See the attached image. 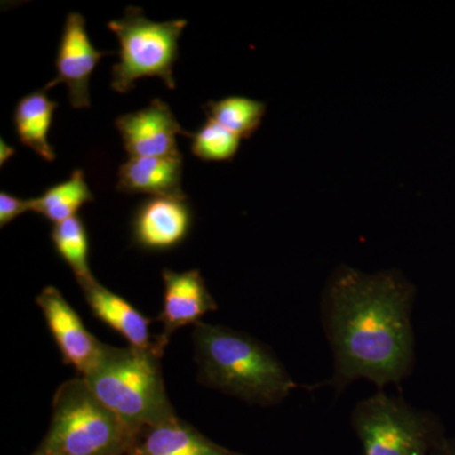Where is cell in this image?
Here are the masks:
<instances>
[{
  "mask_svg": "<svg viewBox=\"0 0 455 455\" xmlns=\"http://www.w3.org/2000/svg\"><path fill=\"white\" fill-rule=\"evenodd\" d=\"M415 296L414 284L398 269L370 275L348 266L335 268L320 299L334 371L314 388L331 386L339 395L361 379L377 391L400 387L416 362Z\"/></svg>",
  "mask_w": 455,
  "mask_h": 455,
  "instance_id": "obj_1",
  "label": "cell"
},
{
  "mask_svg": "<svg viewBox=\"0 0 455 455\" xmlns=\"http://www.w3.org/2000/svg\"><path fill=\"white\" fill-rule=\"evenodd\" d=\"M193 340L199 381L244 403L275 406L299 387L262 341L221 325L197 323Z\"/></svg>",
  "mask_w": 455,
  "mask_h": 455,
  "instance_id": "obj_2",
  "label": "cell"
},
{
  "mask_svg": "<svg viewBox=\"0 0 455 455\" xmlns=\"http://www.w3.org/2000/svg\"><path fill=\"white\" fill-rule=\"evenodd\" d=\"M160 358L155 349L104 344L97 364L83 379L104 405L142 435L179 419L167 397Z\"/></svg>",
  "mask_w": 455,
  "mask_h": 455,
  "instance_id": "obj_3",
  "label": "cell"
},
{
  "mask_svg": "<svg viewBox=\"0 0 455 455\" xmlns=\"http://www.w3.org/2000/svg\"><path fill=\"white\" fill-rule=\"evenodd\" d=\"M140 434L104 405L83 379L57 388L52 419L38 453L47 455H128Z\"/></svg>",
  "mask_w": 455,
  "mask_h": 455,
  "instance_id": "obj_4",
  "label": "cell"
},
{
  "mask_svg": "<svg viewBox=\"0 0 455 455\" xmlns=\"http://www.w3.org/2000/svg\"><path fill=\"white\" fill-rule=\"evenodd\" d=\"M350 425L364 455H430L444 436L433 412L385 390L359 401L350 412Z\"/></svg>",
  "mask_w": 455,
  "mask_h": 455,
  "instance_id": "obj_5",
  "label": "cell"
},
{
  "mask_svg": "<svg viewBox=\"0 0 455 455\" xmlns=\"http://www.w3.org/2000/svg\"><path fill=\"white\" fill-rule=\"evenodd\" d=\"M187 26L185 20L154 22L137 7H127L121 20H110L108 28L119 41V61L112 68L114 92L125 94L143 77H160L167 88L175 89L173 65Z\"/></svg>",
  "mask_w": 455,
  "mask_h": 455,
  "instance_id": "obj_6",
  "label": "cell"
},
{
  "mask_svg": "<svg viewBox=\"0 0 455 455\" xmlns=\"http://www.w3.org/2000/svg\"><path fill=\"white\" fill-rule=\"evenodd\" d=\"M112 52L99 51L92 46L85 18L76 12L66 18L64 31L60 40L56 55V77L51 80L44 90L65 84L68 100L75 109L90 107L89 83L95 68L106 55Z\"/></svg>",
  "mask_w": 455,
  "mask_h": 455,
  "instance_id": "obj_7",
  "label": "cell"
},
{
  "mask_svg": "<svg viewBox=\"0 0 455 455\" xmlns=\"http://www.w3.org/2000/svg\"><path fill=\"white\" fill-rule=\"evenodd\" d=\"M116 131L130 157H169L182 155L178 136L190 139V132L182 130L171 108L160 99L137 112L116 118Z\"/></svg>",
  "mask_w": 455,
  "mask_h": 455,
  "instance_id": "obj_8",
  "label": "cell"
},
{
  "mask_svg": "<svg viewBox=\"0 0 455 455\" xmlns=\"http://www.w3.org/2000/svg\"><path fill=\"white\" fill-rule=\"evenodd\" d=\"M36 304L46 319L65 363L73 364L83 377L85 376L100 358L104 343L90 333L82 317L56 287H44L36 298Z\"/></svg>",
  "mask_w": 455,
  "mask_h": 455,
  "instance_id": "obj_9",
  "label": "cell"
},
{
  "mask_svg": "<svg viewBox=\"0 0 455 455\" xmlns=\"http://www.w3.org/2000/svg\"><path fill=\"white\" fill-rule=\"evenodd\" d=\"M164 307L160 315L163 333L155 341V348L163 355L170 337L178 329L187 325H196L202 317L218 309L205 281L197 269L175 272L164 268Z\"/></svg>",
  "mask_w": 455,
  "mask_h": 455,
  "instance_id": "obj_10",
  "label": "cell"
},
{
  "mask_svg": "<svg viewBox=\"0 0 455 455\" xmlns=\"http://www.w3.org/2000/svg\"><path fill=\"white\" fill-rule=\"evenodd\" d=\"M193 224L188 197L152 196L140 204L132 220L137 245L147 251H169L187 239Z\"/></svg>",
  "mask_w": 455,
  "mask_h": 455,
  "instance_id": "obj_11",
  "label": "cell"
},
{
  "mask_svg": "<svg viewBox=\"0 0 455 455\" xmlns=\"http://www.w3.org/2000/svg\"><path fill=\"white\" fill-rule=\"evenodd\" d=\"M184 156L130 157L119 167L116 190L124 194L188 197L182 191Z\"/></svg>",
  "mask_w": 455,
  "mask_h": 455,
  "instance_id": "obj_12",
  "label": "cell"
},
{
  "mask_svg": "<svg viewBox=\"0 0 455 455\" xmlns=\"http://www.w3.org/2000/svg\"><path fill=\"white\" fill-rule=\"evenodd\" d=\"M80 287L92 314L122 334L130 341L131 347L156 350L155 341L151 340L149 335L151 320L148 317L142 315L133 305L108 290L95 278L80 284Z\"/></svg>",
  "mask_w": 455,
  "mask_h": 455,
  "instance_id": "obj_13",
  "label": "cell"
},
{
  "mask_svg": "<svg viewBox=\"0 0 455 455\" xmlns=\"http://www.w3.org/2000/svg\"><path fill=\"white\" fill-rule=\"evenodd\" d=\"M128 455H244L215 444L190 424L176 419L147 429Z\"/></svg>",
  "mask_w": 455,
  "mask_h": 455,
  "instance_id": "obj_14",
  "label": "cell"
},
{
  "mask_svg": "<svg viewBox=\"0 0 455 455\" xmlns=\"http://www.w3.org/2000/svg\"><path fill=\"white\" fill-rule=\"evenodd\" d=\"M57 107L59 104L51 100L46 90L42 88L20 99L14 109V125L20 143L47 163H52L56 158L49 142V133Z\"/></svg>",
  "mask_w": 455,
  "mask_h": 455,
  "instance_id": "obj_15",
  "label": "cell"
},
{
  "mask_svg": "<svg viewBox=\"0 0 455 455\" xmlns=\"http://www.w3.org/2000/svg\"><path fill=\"white\" fill-rule=\"evenodd\" d=\"M94 199L83 171L75 170L66 181L53 185L41 196L31 199V212L57 224L76 217L77 212Z\"/></svg>",
  "mask_w": 455,
  "mask_h": 455,
  "instance_id": "obj_16",
  "label": "cell"
},
{
  "mask_svg": "<svg viewBox=\"0 0 455 455\" xmlns=\"http://www.w3.org/2000/svg\"><path fill=\"white\" fill-rule=\"evenodd\" d=\"M203 109L206 118L223 125L239 139L247 140L259 130L267 106L263 101L235 95L208 101Z\"/></svg>",
  "mask_w": 455,
  "mask_h": 455,
  "instance_id": "obj_17",
  "label": "cell"
},
{
  "mask_svg": "<svg viewBox=\"0 0 455 455\" xmlns=\"http://www.w3.org/2000/svg\"><path fill=\"white\" fill-rule=\"evenodd\" d=\"M51 239L57 254L74 272L77 283H89L94 278L89 267L88 230L79 215L53 224Z\"/></svg>",
  "mask_w": 455,
  "mask_h": 455,
  "instance_id": "obj_18",
  "label": "cell"
},
{
  "mask_svg": "<svg viewBox=\"0 0 455 455\" xmlns=\"http://www.w3.org/2000/svg\"><path fill=\"white\" fill-rule=\"evenodd\" d=\"M191 152L205 163H228L238 154L241 139L223 125L206 118L196 133H191Z\"/></svg>",
  "mask_w": 455,
  "mask_h": 455,
  "instance_id": "obj_19",
  "label": "cell"
},
{
  "mask_svg": "<svg viewBox=\"0 0 455 455\" xmlns=\"http://www.w3.org/2000/svg\"><path fill=\"white\" fill-rule=\"evenodd\" d=\"M29 211H31V199H20L5 191L0 193V227L8 226L20 215Z\"/></svg>",
  "mask_w": 455,
  "mask_h": 455,
  "instance_id": "obj_20",
  "label": "cell"
},
{
  "mask_svg": "<svg viewBox=\"0 0 455 455\" xmlns=\"http://www.w3.org/2000/svg\"><path fill=\"white\" fill-rule=\"evenodd\" d=\"M430 455H455V439H448L443 436L438 444L434 447Z\"/></svg>",
  "mask_w": 455,
  "mask_h": 455,
  "instance_id": "obj_21",
  "label": "cell"
},
{
  "mask_svg": "<svg viewBox=\"0 0 455 455\" xmlns=\"http://www.w3.org/2000/svg\"><path fill=\"white\" fill-rule=\"evenodd\" d=\"M14 154H16V151L11 146L4 145V142L2 140V164L8 161Z\"/></svg>",
  "mask_w": 455,
  "mask_h": 455,
  "instance_id": "obj_22",
  "label": "cell"
},
{
  "mask_svg": "<svg viewBox=\"0 0 455 455\" xmlns=\"http://www.w3.org/2000/svg\"><path fill=\"white\" fill-rule=\"evenodd\" d=\"M32 455H47V454L38 453V451H36V453H35V454H32Z\"/></svg>",
  "mask_w": 455,
  "mask_h": 455,
  "instance_id": "obj_23",
  "label": "cell"
}]
</instances>
